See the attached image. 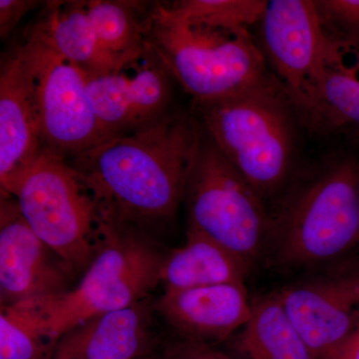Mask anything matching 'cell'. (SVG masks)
I'll use <instances>...</instances> for the list:
<instances>
[{
    "label": "cell",
    "mask_w": 359,
    "mask_h": 359,
    "mask_svg": "<svg viewBox=\"0 0 359 359\" xmlns=\"http://www.w3.org/2000/svg\"><path fill=\"white\" fill-rule=\"evenodd\" d=\"M276 294L302 339L321 359L359 323V263L294 283Z\"/></svg>",
    "instance_id": "30bf717a"
},
{
    "label": "cell",
    "mask_w": 359,
    "mask_h": 359,
    "mask_svg": "<svg viewBox=\"0 0 359 359\" xmlns=\"http://www.w3.org/2000/svg\"><path fill=\"white\" fill-rule=\"evenodd\" d=\"M45 152L40 132L35 74L27 44L18 47L0 73V184L9 195Z\"/></svg>",
    "instance_id": "7c38bea8"
},
{
    "label": "cell",
    "mask_w": 359,
    "mask_h": 359,
    "mask_svg": "<svg viewBox=\"0 0 359 359\" xmlns=\"http://www.w3.org/2000/svg\"><path fill=\"white\" fill-rule=\"evenodd\" d=\"M321 359H359V323L346 339Z\"/></svg>",
    "instance_id": "484cf974"
},
{
    "label": "cell",
    "mask_w": 359,
    "mask_h": 359,
    "mask_svg": "<svg viewBox=\"0 0 359 359\" xmlns=\"http://www.w3.org/2000/svg\"><path fill=\"white\" fill-rule=\"evenodd\" d=\"M202 142L191 118L167 115L67 162L93 196L105 224L142 230L174 216Z\"/></svg>",
    "instance_id": "6da1fadb"
},
{
    "label": "cell",
    "mask_w": 359,
    "mask_h": 359,
    "mask_svg": "<svg viewBox=\"0 0 359 359\" xmlns=\"http://www.w3.org/2000/svg\"><path fill=\"white\" fill-rule=\"evenodd\" d=\"M156 314L184 339L208 344L221 341L247 325L252 302L245 285L165 290L155 302Z\"/></svg>",
    "instance_id": "5bb4252c"
},
{
    "label": "cell",
    "mask_w": 359,
    "mask_h": 359,
    "mask_svg": "<svg viewBox=\"0 0 359 359\" xmlns=\"http://www.w3.org/2000/svg\"><path fill=\"white\" fill-rule=\"evenodd\" d=\"M53 349L22 309L1 306L0 359H51Z\"/></svg>",
    "instance_id": "7402d4cb"
},
{
    "label": "cell",
    "mask_w": 359,
    "mask_h": 359,
    "mask_svg": "<svg viewBox=\"0 0 359 359\" xmlns=\"http://www.w3.org/2000/svg\"><path fill=\"white\" fill-rule=\"evenodd\" d=\"M155 302L150 297L99 314L63 334L51 359H141L155 342Z\"/></svg>",
    "instance_id": "9a60e30c"
},
{
    "label": "cell",
    "mask_w": 359,
    "mask_h": 359,
    "mask_svg": "<svg viewBox=\"0 0 359 359\" xmlns=\"http://www.w3.org/2000/svg\"><path fill=\"white\" fill-rule=\"evenodd\" d=\"M323 27L342 36L340 41L359 46V0L316 1Z\"/></svg>",
    "instance_id": "603a6c76"
},
{
    "label": "cell",
    "mask_w": 359,
    "mask_h": 359,
    "mask_svg": "<svg viewBox=\"0 0 359 359\" xmlns=\"http://www.w3.org/2000/svg\"><path fill=\"white\" fill-rule=\"evenodd\" d=\"M164 254L143 231L108 226L107 238L74 289L20 306L44 339L57 340L84 321L150 297Z\"/></svg>",
    "instance_id": "7a4b0ae2"
},
{
    "label": "cell",
    "mask_w": 359,
    "mask_h": 359,
    "mask_svg": "<svg viewBox=\"0 0 359 359\" xmlns=\"http://www.w3.org/2000/svg\"><path fill=\"white\" fill-rule=\"evenodd\" d=\"M88 76V95L111 139L145 128L167 116L171 91L168 70L156 61L138 68Z\"/></svg>",
    "instance_id": "4fadbf2b"
},
{
    "label": "cell",
    "mask_w": 359,
    "mask_h": 359,
    "mask_svg": "<svg viewBox=\"0 0 359 359\" xmlns=\"http://www.w3.org/2000/svg\"><path fill=\"white\" fill-rule=\"evenodd\" d=\"M92 27L104 48L129 66L148 51L150 14L144 18L140 4L97 0L84 1Z\"/></svg>",
    "instance_id": "ffe728a7"
},
{
    "label": "cell",
    "mask_w": 359,
    "mask_h": 359,
    "mask_svg": "<svg viewBox=\"0 0 359 359\" xmlns=\"http://www.w3.org/2000/svg\"><path fill=\"white\" fill-rule=\"evenodd\" d=\"M75 273L26 224L11 196L1 195V306L37 301L69 290Z\"/></svg>",
    "instance_id": "8fae6325"
},
{
    "label": "cell",
    "mask_w": 359,
    "mask_h": 359,
    "mask_svg": "<svg viewBox=\"0 0 359 359\" xmlns=\"http://www.w3.org/2000/svg\"><path fill=\"white\" fill-rule=\"evenodd\" d=\"M250 264L203 235L188 228L185 244L167 254L161 269L165 290L240 283L245 285Z\"/></svg>",
    "instance_id": "e0dca14e"
},
{
    "label": "cell",
    "mask_w": 359,
    "mask_h": 359,
    "mask_svg": "<svg viewBox=\"0 0 359 359\" xmlns=\"http://www.w3.org/2000/svg\"><path fill=\"white\" fill-rule=\"evenodd\" d=\"M26 224L75 273L86 271L107 233L100 210L67 161L44 152L9 195Z\"/></svg>",
    "instance_id": "8992f818"
},
{
    "label": "cell",
    "mask_w": 359,
    "mask_h": 359,
    "mask_svg": "<svg viewBox=\"0 0 359 359\" xmlns=\"http://www.w3.org/2000/svg\"><path fill=\"white\" fill-rule=\"evenodd\" d=\"M25 43L34 67L45 152L69 161L110 140L90 101L88 75L61 57L34 30Z\"/></svg>",
    "instance_id": "ba28073f"
},
{
    "label": "cell",
    "mask_w": 359,
    "mask_h": 359,
    "mask_svg": "<svg viewBox=\"0 0 359 359\" xmlns=\"http://www.w3.org/2000/svg\"><path fill=\"white\" fill-rule=\"evenodd\" d=\"M358 196H359V179H358Z\"/></svg>",
    "instance_id": "4316f807"
},
{
    "label": "cell",
    "mask_w": 359,
    "mask_h": 359,
    "mask_svg": "<svg viewBox=\"0 0 359 359\" xmlns=\"http://www.w3.org/2000/svg\"><path fill=\"white\" fill-rule=\"evenodd\" d=\"M236 344L247 359H318L276 294L252 302V316Z\"/></svg>",
    "instance_id": "d6986e66"
},
{
    "label": "cell",
    "mask_w": 359,
    "mask_h": 359,
    "mask_svg": "<svg viewBox=\"0 0 359 359\" xmlns=\"http://www.w3.org/2000/svg\"><path fill=\"white\" fill-rule=\"evenodd\" d=\"M306 110L337 128L359 130V46L334 40Z\"/></svg>",
    "instance_id": "ac0fdd59"
},
{
    "label": "cell",
    "mask_w": 359,
    "mask_h": 359,
    "mask_svg": "<svg viewBox=\"0 0 359 359\" xmlns=\"http://www.w3.org/2000/svg\"><path fill=\"white\" fill-rule=\"evenodd\" d=\"M185 198L189 226L250 264L266 254L271 218L262 198L226 158L203 139Z\"/></svg>",
    "instance_id": "52a82bcc"
},
{
    "label": "cell",
    "mask_w": 359,
    "mask_h": 359,
    "mask_svg": "<svg viewBox=\"0 0 359 359\" xmlns=\"http://www.w3.org/2000/svg\"><path fill=\"white\" fill-rule=\"evenodd\" d=\"M198 107L209 140L262 199L285 184L294 148L292 125L285 101L269 78Z\"/></svg>",
    "instance_id": "277c9868"
},
{
    "label": "cell",
    "mask_w": 359,
    "mask_h": 359,
    "mask_svg": "<svg viewBox=\"0 0 359 359\" xmlns=\"http://www.w3.org/2000/svg\"><path fill=\"white\" fill-rule=\"evenodd\" d=\"M33 30L61 57L88 76L109 74L128 67L99 41L84 1L52 2Z\"/></svg>",
    "instance_id": "2e32d148"
},
{
    "label": "cell",
    "mask_w": 359,
    "mask_h": 359,
    "mask_svg": "<svg viewBox=\"0 0 359 359\" xmlns=\"http://www.w3.org/2000/svg\"><path fill=\"white\" fill-rule=\"evenodd\" d=\"M266 0H182L167 6L175 18L195 26L242 32L262 20Z\"/></svg>",
    "instance_id": "44dd1931"
},
{
    "label": "cell",
    "mask_w": 359,
    "mask_h": 359,
    "mask_svg": "<svg viewBox=\"0 0 359 359\" xmlns=\"http://www.w3.org/2000/svg\"><path fill=\"white\" fill-rule=\"evenodd\" d=\"M39 4L32 0H1L0 1V36L6 39L28 11Z\"/></svg>",
    "instance_id": "d4e9b609"
},
{
    "label": "cell",
    "mask_w": 359,
    "mask_h": 359,
    "mask_svg": "<svg viewBox=\"0 0 359 359\" xmlns=\"http://www.w3.org/2000/svg\"><path fill=\"white\" fill-rule=\"evenodd\" d=\"M148 43L197 105L223 100L268 79L266 59L249 32L188 25L167 6L151 11Z\"/></svg>",
    "instance_id": "3957f363"
},
{
    "label": "cell",
    "mask_w": 359,
    "mask_h": 359,
    "mask_svg": "<svg viewBox=\"0 0 359 359\" xmlns=\"http://www.w3.org/2000/svg\"><path fill=\"white\" fill-rule=\"evenodd\" d=\"M359 168L346 161L297 194L271 218L266 254L283 268L339 259L359 243Z\"/></svg>",
    "instance_id": "5b68a950"
},
{
    "label": "cell",
    "mask_w": 359,
    "mask_h": 359,
    "mask_svg": "<svg viewBox=\"0 0 359 359\" xmlns=\"http://www.w3.org/2000/svg\"><path fill=\"white\" fill-rule=\"evenodd\" d=\"M162 359H231L208 344L184 339L168 346Z\"/></svg>",
    "instance_id": "cb8c5ba5"
},
{
    "label": "cell",
    "mask_w": 359,
    "mask_h": 359,
    "mask_svg": "<svg viewBox=\"0 0 359 359\" xmlns=\"http://www.w3.org/2000/svg\"><path fill=\"white\" fill-rule=\"evenodd\" d=\"M262 21L271 65L290 98L306 109L334 44L321 23L316 1L271 0Z\"/></svg>",
    "instance_id": "9c48e42d"
}]
</instances>
